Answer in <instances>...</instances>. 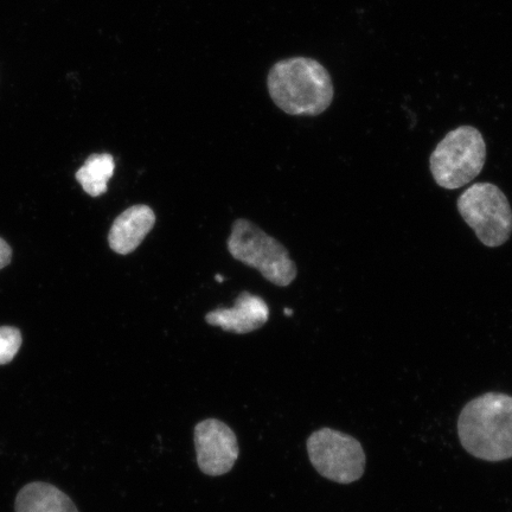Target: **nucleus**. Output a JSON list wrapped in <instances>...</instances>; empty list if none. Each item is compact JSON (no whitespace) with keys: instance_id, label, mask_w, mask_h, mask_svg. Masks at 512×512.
<instances>
[{"instance_id":"f8f14e48","label":"nucleus","mask_w":512,"mask_h":512,"mask_svg":"<svg viewBox=\"0 0 512 512\" xmlns=\"http://www.w3.org/2000/svg\"><path fill=\"white\" fill-rule=\"evenodd\" d=\"M21 347V331L12 326H2L0 328V366L12 362Z\"/></svg>"},{"instance_id":"f257e3e1","label":"nucleus","mask_w":512,"mask_h":512,"mask_svg":"<svg viewBox=\"0 0 512 512\" xmlns=\"http://www.w3.org/2000/svg\"><path fill=\"white\" fill-rule=\"evenodd\" d=\"M268 92L280 110L299 117H316L334 100L330 73L318 61L293 57L274 64L267 79Z\"/></svg>"},{"instance_id":"39448f33","label":"nucleus","mask_w":512,"mask_h":512,"mask_svg":"<svg viewBox=\"0 0 512 512\" xmlns=\"http://www.w3.org/2000/svg\"><path fill=\"white\" fill-rule=\"evenodd\" d=\"M458 210L486 247L504 245L512 233V210L507 196L491 183H476L459 197Z\"/></svg>"},{"instance_id":"423d86ee","label":"nucleus","mask_w":512,"mask_h":512,"mask_svg":"<svg viewBox=\"0 0 512 512\" xmlns=\"http://www.w3.org/2000/svg\"><path fill=\"white\" fill-rule=\"evenodd\" d=\"M306 446L313 467L332 482L354 483L366 470V453L350 435L324 427L310 435Z\"/></svg>"},{"instance_id":"9d476101","label":"nucleus","mask_w":512,"mask_h":512,"mask_svg":"<svg viewBox=\"0 0 512 512\" xmlns=\"http://www.w3.org/2000/svg\"><path fill=\"white\" fill-rule=\"evenodd\" d=\"M16 512H79L72 499L56 486L35 482L18 492Z\"/></svg>"},{"instance_id":"f03ea898","label":"nucleus","mask_w":512,"mask_h":512,"mask_svg":"<svg viewBox=\"0 0 512 512\" xmlns=\"http://www.w3.org/2000/svg\"><path fill=\"white\" fill-rule=\"evenodd\" d=\"M460 443L486 462L512 458V396L488 393L470 401L458 421Z\"/></svg>"},{"instance_id":"6e6552de","label":"nucleus","mask_w":512,"mask_h":512,"mask_svg":"<svg viewBox=\"0 0 512 512\" xmlns=\"http://www.w3.org/2000/svg\"><path fill=\"white\" fill-rule=\"evenodd\" d=\"M268 317H270V310L265 300L254 294L243 292L236 299L232 309L211 311L206 320L209 325L243 335L262 328L267 323Z\"/></svg>"},{"instance_id":"4468645a","label":"nucleus","mask_w":512,"mask_h":512,"mask_svg":"<svg viewBox=\"0 0 512 512\" xmlns=\"http://www.w3.org/2000/svg\"><path fill=\"white\" fill-rule=\"evenodd\" d=\"M285 315H286V316H292V310H288V309H286V310H285Z\"/></svg>"},{"instance_id":"1a4fd4ad","label":"nucleus","mask_w":512,"mask_h":512,"mask_svg":"<svg viewBox=\"0 0 512 512\" xmlns=\"http://www.w3.org/2000/svg\"><path fill=\"white\" fill-rule=\"evenodd\" d=\"M156 215L150 207L133 206L115 219L108 234V243L113 252L131 254L144 241L155 226Z\"/></svg>"},{"instance_id":"9b49d317","label":"nucleus","mask_w":512,"mask_h":512,"mask_svg":"<svg viewBox=\"0 0 512 512\" xmlns=\"http://www.w3.org/2000/svg\"><path fill=\"white\" fill-rule=\"evenodd\" d=\"M115 163L110 153H95L88 157L82 168L76 172V181L86 194L92 197L104 195L107 184L114 175Z\"/></svg>"},{"instance_id":"ddd939ff","label":"nucleus","mask_w":512,"mask_h":512,"mask_svg":"<svg viewBox=\"0 0 512 512\" xmlns=\"http://www.w3.org/2000/svg\"><path fill=\"white\" fill-rule=\"evenodd\" d=\"M12 258V249L9 243L3 239H0V270L8 266Z\"/></svg>"},{"instance_id":"2eb2a0df","label":"nucleus","mask_w":512,"mask_h":512,"mask_svg":"<svg viewBox=\"0 0 512 512\" xmlns=\"http://www.w3.org/2000/svg\"><path fill=\"white\" fill-rule=\"evenodd\" d=\"M216 280L220 281V283H223V278L221 277V275H216Z\"/></svg>"},{"instance_id":"20e7f679","label":"nucleus","mask_w":512,"mask_h":512,"mask_svg":"<svg viewBox=\"0 0 512 512\" xmlns=\"http://www.w3.org/2000/svg\"><path fill=\"white\" fill-rule=\"evenodd\" d=\"M228 251L235 260L258 270L270 283L286 287L297 278L296 264L281 243L247 220L233 224Z\"/></svg>"},{"instance_id":"7ed1b4c3","label":"nucleus","mask_w":512,"mask_h":512,"mask_svg":"<svg viewBox=\"0 0 512 512\" xmlns=\"http://www.w3.org/2000/svg\"><path fill=\"white\" fill-rule=\"evenodd\" d=\"M486 145L482 133L472 126H460L446 134L431 156V172L441 188L465 187L483 170Z\"/></svg>"},{"instance_id":"0eeeda50","label":"nucleus","mask_w":512,"mask_h":512,"mask_svg":"<svg viewBox=\"0 0 512 512\" xmlns=\"http://www.w3.org/2000/svg\"><path fill=\"white\" fill-rule=\"evenodd\" d=\"M194 440L197 464L204 475H226L238 462V438L224 422L217 419L201 421L195 427Z\"/></svg>"}]
</instances>
